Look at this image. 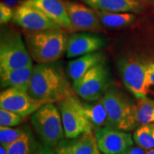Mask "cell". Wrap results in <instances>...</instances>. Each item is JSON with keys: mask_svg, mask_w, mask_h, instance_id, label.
Listing matches in <instances>:
<instances>
[{"mask_svg": "<svg viewBox=\"0 0 154 154\" xmlns=\"http://www.w3.org/2000/svg\"><path fill=\"white\" fill-rule=\"evenodd\" d=\"M74 91L59 63H38L34 67L28 88V93L34 99L57 103L74 94Z\"/></svg>", "mask_w": 154, "mask_h": 154, "instance_id": "1", "label": "cell"}, {"mask_svg": "<svg viewBox=\"0 0 154 154\" xmlns=\"http://www.w3.org/2000/svg\"><path fill=\"white\" fill-rule=\"evenodd\" d=\"M69 36L64 29H48L25 34L31 56L38 63L54 62L66 51Z\"/></svg>", "mask_w": 154, "mask_h": 154, "instance_id": "2", "label": "cell"}, {"mask_svg": "<svg viewBox=\"0 0 154 154\" xmlns=\"http://www.w3.org/2000/svg\"><path fill=\"white\" fill-rule=\"evenodd\" d=\"M31 121L44 146L54 148L65 136L61 113L54 103L42 106L32 113Z\"/></svg>", "mask_w": 154, "mask_h": 154, "instance_id": "3", "label": "cell"}, {"mask_svg": "<svg viewBox=\"0 0 154 154\" xmlns=\"http://www.w3.org/2000/svg\"><path fill=\"white\" fill-rule=\"evenodd\" d=\"M108 114V126L128 131L137 128L135 108L129 99L115 87H111L101 98Z\"/></svg>", "mask_w": 154, "mask_h": 154, "instance_id": "4", "label": "cell"}, {"mask_svg": "<svg viewBox=\"0 0 154 154\" xmlns=\"http://www.w3.org/2000/svg\"><path fill=\"white\" fill-rule=\"evenodd\" d=\"M66 138H74L86 133L94 132L88 120L83 103L74 94L57 102Z\"/></svg>", "mask_w": 154, "mask_h": 154, "instance_id": "5", "label": "cell"}, {"mask_svg": "<svg viewBox=\"0 0 154 154\" xmlns=\"http://www.w3.org/2000/svg\"><path fill=\"white\" fill-rule=\"evenodd\" d=\"M111 75L106 60L90 69L80 79L73 83V88L80 97L88 101L101 99L111 87Z\"/></svg>", "mask_w": 154, "mask_h": 154, "instance_id": "6", "label": "cell"}, {"mask_svg": "<svg viewBox=\"0 0 154 154\" xmlns=\"http://www.w3.org/2000/svg\"><path fill=\"white\" fill-rule=\"evenodd\" d=\"M32 64L31 56L20 34L7 31L1 34L0 70L23 68Z\"/></svg>", "mask_w": 154, "mask_h": 154, "instance_id": "7", "label": "cell"}, {"mask_svg": "<svg viewBox=\"0 0 154 154\" xmlns=\"http://www.w3.org/2000/svg\"><path fill=\"white\" fill-rule=\"evenodd\" d=\"M116 63L127 88L138 99L146 97L150 87L146 79V64L128 57L119 58Z\"/></svg>", "mask_w": 154, "mask_h": 154, "instance_id": "8", "label": "cell"}, {"mask_svg": "<svg viewBox=\"0 0 154 154\" xmlns=\"http://www.w3.org/2000/svg\"><path fill=\"white\" fill-rule=\"evenodd\" d=\"M46 102L34 99L27 91L17 88H7L0 94V108L26 117L37 111Z\"/></svg>", "mask_w": 154, "mask_h": 154, "instance_id": "9", "label": "cell"}, {"mask_svg": "<svg viewBox=\"0 0 154 154\" xmlns=\"http://www.w3.org/2000/svg\"><path fill=\"white\" fill-rule=\"evenodd\" d=\"M12 22L20 27L31 32L62 29L41 10L24 2L14 10Z\"/></svg>", "mask_w": 154, "mask_h": 154, "instance_id": "10", "label": "cell"}, {"mask_svg": "<svg viewBox=\"0 0 154 154\" xmlns=\"http://www.w3.org/2000/svg\"><path fill=\"white\" fill-rule=\"evenodd\" d=\"M100 151L103 154H118L134 145L131 134L112 126L94 131Z\"/></svg>", "mask_w": 154, "mask_h": 154, "instance_id": "11", "label": "cell"}, {"mask_svg": "<svg viewBox=\"0 0 154 154\" xmlns=\"http://www.w3.org/2000/svg\"><path fill=\"white\" fill-rule=\"evenodd\" d=\"M64 5L74 32L88 31L96 32L101 31L102 24L94 10L74 2L66 1Z\"/></svg>", "mask_w": 154, "mask_h": 154, "instance_id": "12", "label": "cell"}, {"mask_svg": "<svg viewBox=\"0 0 154 154\" xmlns=\"http://www.w3.org/2000/svg\"><path fill=\"white\" fill-rule=\"evenodd\" d=\"M107 44L106 39L94 33H74L69 36L66 49L67 58H74L95 52Z\"/></svg>", "mask_w": 154, "mask_h": 154, "instance_id": "13", "label": "cell"}, {"mask_svg": "<svg viewBox=\"0 0 154 154\" xmlns=\"http://www.w3.org/2000/svg\"><path fill=\"white\" fill-rule=\"evenodd\" d=\"M86 133L74 138L63 139L56 146L57 154H100L96 135Z\"/></svg>", "mask_w": 154, "mask_h": 154, "instance_id": "14", "label": "cell"}, {"mask_svg": "<svg viewBox=\"0 0 154 154\" xmlns=\"http://www.w3.org/2000/svg\"><path fill=\"white\" fill-rule=\"evenodd\" d=\"M24 2L41 10L63 29L74 32L66 6L60 0H25Z\"/></svg>", "mask_w": 154, "mask_h": 154, "instance_id": "15", "label": "cell"}, {"mask_svg": "<svg viewBox=\"0 0 154 154\" xmlns=\"http://www.w3.org/2000/svg\"><path fill=\"white\" fill-rule=\"evenodd\" d=\"M33 69V64H32L23 68L0 70L1 88H17L28 91Z\"/></svg>", "mask_w": 154, "mask_h": 154, "instance_id": "16", "label": "cell"}, {"mask_svg": "<svg viewBox=\"0 0 154 154\" xmlns=\"http://www.w3.org/2000/svg\"><path fill=\"white\" fill-rule=\"evenodd\" d=\"M105 60H106V54L100 51L83 55L69 61L68 64L69 76L74 83L80 79L90 69Z\"/></svg>", "mask_w": 154, "mask_h": 154, "instance_id": "17", "label": "cell"}, {"mask_svg": "<svg viewBox=\"0 0 154 154\" xmlns=\"http://www.w3.org/2000/svg\"><path fill=\"white\" fill-rule=\"evenodd\" d=\"M96 10L109 12H138L142 5L138 0H83Z\"/></svg>", "mask_w": 154, "mask_h": 154, "instance_id": "18", "label": "cell"}, {"mask_svg": "<svg viewBox=\"0 0 154 154\" xmlns=\"http://www.w3.org/2000/svg\"><path fill=\"white\" fill-rule=\"evenodd\" d=\"M101 24L109 29H119L131 24L136 17L131 12H109L96 10Z\"/></svg>", "mask_w": 154, "mask_h": 154, "instance_id": "19", "label": "cell"}, {"mask_svg": "<svg viewBox=\"0 0 154 154\" xmlns=\"http://www.w3.org/2000/svg\"><path fill=\"white\" fill-rule=\"evenodd\" d=\"M84 109L88 120L94 127V131L108 126V114L101 99L93 103H83Z\"/></svg>", "mask_w": 154, "mask_h": 154, "instance_id": "20", "label": "cell"}, {"mask_svg": "<svg viewBox=\"0 0 154 154\" xmlns=\"http://www.w3.org/2000/svg\"><path fill=\"white\" fill-rule=\"evenodd\" d=\"M41 146L34 138L30 128L24 136L7 147L8 154H37Z\"/></svg>", "mask_w": 154, "mask_h": 154, "instance_id": "21", "label": "cell"}, {"mask_svg": "<svg viewBox=\"0 0 154 154\" xmlns=\"http://www.w3.org/2000/svg\"><path fill=\"white\" fill-rule=\"evenodd\" d=\"M136 126L154 123V101L149 98L139 99L135 108Z\"/></svg>", "mask_w": 154, "mask_h": 154, "instance_id": "22", "label": "cell"}, {"mask_svg": "<svg viewBox=\"0 0 154 154\" xmlns=\"http://www.w3.org/2000/svg\"><path fill=\"white\" fill-rule=\"evenodd\" d=\"M133 138L135 143L142 149L146 151L154 149V123L138 127Z\"/></svg>", "mask_w": 154, "mask_h": 154, "instance_id": "23", "label": "cell"}, {"mask_svg": "<svg viewBox=\"0 0 154 154\" xmlns=\"http://www.w3.org/2000/svg\"><path fill=\"white\" fill-rule=\"evenodd\" d=\"M29 128L26 126L17 128L0 126V143L8 147L10 144L24 136Z\"/></svg>", "mask_w": 154, "mask_h": 154, "instance_id": "24", "label": "cell"}, {"mask_svg": "<svg viewBox=\"0 0 154 154\" xmlns=\"http://www.w3.org/2000/svg\"><path fill=\"white\" fill-rule=\"evenodd\" d=\"M24 117L17 113L0 108V126L14 127L18 126L24 120Z\"/></svg>", "mask_w": 154, "mask_h": 154, "instance_id": "25", "label": "cell"}, {"mask_svg": "<svg viewBox=\"0 0 154 154\" xmlns=\"http://www.w3.org/2000/svg\"><path fill=\"white\" fill-rule=\"evenodd\" d=\"M14 11L12 8L5 5L2 2L0 4V22L1 24H5L12 20L14 17Z\"/></svg>", "mask_w": 154, "mask_h": 154, "instance_id": "26", "label": "cell"}, {"mask_svg": "<svg viewBox=\"0 0 154 154\" xmlns=\"http://www.w3.org/2000/svg\"><path fill=\"white\" fill-rule=\"evenodd\" d=\"M146 79L149 86L154 85V63L146 64Z\"/></svg>", "mask_w": 154, "mask_h": 154, "instance_id": "27", "label": "cell"}, {"mask_svg": "<svg viewBox=\"0 0 154 154\" xmlns=\"http://www.w3.org/2000/svg\"><path fill=\"white\" fill-rule=\"evenodd\" d=\"M146 150L142 149L140 146H134L133 145L118 154H146Z\"/></svg>", "mask_w": 154, "mask_h": 154, "instance_id": "28", "label": "cell"}, {"mask_svg": "<svg viewBox=\"0 0 154 154\" xmlns=\"http://www.w3.org/2000/svg\"><path fill=\"white\" fill-rule=\"evenodd\" d=\"M24 0H2V2L11 8H15L18 7L24 2Z\"/></svg>", "mask_w": 154, "mask_h": 154, "instance_id": "29", "label": "cell"}, {"mask_svg": "<svg viewBox=\"0 0 154 154\" xmlns=\"http://www.w3.org/2000/svg\"><path fill=\"white\" fill-rule=\"evenodd\" d=\"M37 154H54V152L52 151L51 148L43 145V146H41Z\"/></svg>", "mask_w": 154, "mask_h": 154, "instance_id": "30", "label": "cell"}, {"mask_svg": "<svg viewBox=\"0 0 154 154\" xmlns=\"http://www.w3.org/2000/svg\"><path fill=\"white\" fill-rule=\"evenodd\" d=\"M0 154H8L7 147H6V146L3 145L0 146Z\"/></svg>", "mask_w": 154, "mask_h": 154, "instance_id": "31", "label": "cell"}, {"mask_svg": "<svg viewBox=\"0 0 154 154\" xmlns=\"http://www.w3.org/2000/svg\"><path fill=\"white\" fill-rule=\"evenodd\" d=\"M146 154H154V149L148 150V151H146Z\"/></svg>", "mask_w": 154, "mask_h": 154, "instance_id": "32", "label": "cell"}, {"mask_svg": "<svg viewBox=\"0 0 154 154\" xmlns=\"http://www.w3.org/2000/svg\"><path fill=\"white\" fill-rule=\"evenodd\" d=\"M100 154H101V153H100Z\"/></svg>", "mask_w": 154, "mask_h": 154, "instance_id": "33", "label": "cell"}]
</instances>
